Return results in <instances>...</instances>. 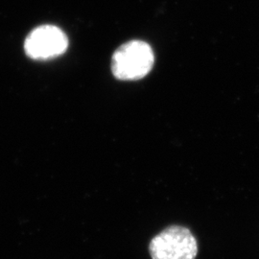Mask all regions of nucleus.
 <instances>
[{"label":"nucleus","mask_w":259,"mask_h":259,"mask_svg":"<svg viewBox=\"0 0 259 259\" xmlns=\"http://www.w3.org/2000/svg\"><path fill=\"white\" fill-rule=\"evenodd\" d=\"M68 47L64 31L54 25H42L34 29L26 37L24 49L33 60L46 61L63 55Z\"/></svg>","instance_id":"3"},{"label":"nucleus","mask_w":259,"mask_h":259,"mask_svg":"<svg viewBox=\"0 0 259 259\" xmlns=\"http://www.w3.org/2000/svg\"><path fill=\"white\" fill-rule=\"evenodd\" d=\"M154 63V52L147 42L137 39L130 40L113 53L111 71L118 80H139L148 74Z\"/></svg>","instance_id":"1"},{"label":"nucleus","mask_w":259,"mask_h":259,"mask_svg":"<svg viewBox=\"0 0 259 259\" xmlns=\"http://www.w3.org/2000/svg\"><path fill=\"white\" fill-rule=\"evenodd\" d=\"M152 259H195L198 243L192 232L182 226H170L149 244Z\"/></svg>","instance_id":"2"}]
</instances>
